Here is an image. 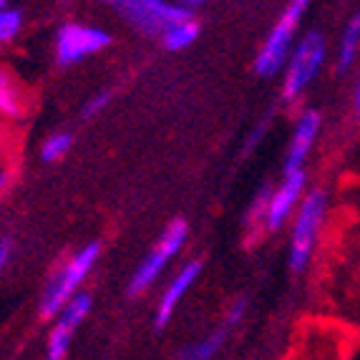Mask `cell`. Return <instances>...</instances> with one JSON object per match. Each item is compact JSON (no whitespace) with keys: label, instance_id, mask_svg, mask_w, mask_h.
Instances as JSON below:
<instances>
[{"label":"cell","instance_id":"6da1fadb","mask_svg":"<svg viewBox=\"0 0 360 360\" xmlns=\"http://www.w3.org/2000/svg\"><path fill=\"white\" fill-rule=\"evenodd\" d=\"M330 212V194L323 186H312L302 197L300 207L295 212L292 222H290V250H288V264L295 275L307 270L315 247H318L320 232L325 227Z\"/></svg>","mask_w":360,"mask_h":360},{"label":"cell","instance_id":"7a4b0ae2","mask_svg":"<svg viewBox=\"0 0 360 360\" xmlns=\"http://www.w3.org/2000/svg\"><path fill=\"white\" fill-rule=\"evenodd\" d=\"M98 257H101V245L98 242H89L81 250H76L51 275V280L46 283V288L41 292V300H38V315L43 320H53L66 307V302L81 292L84 283L89 280L94 267H96Z\"/></svg>","mask_w":360,"mask_h":360},{"label":"cell","instance_id":"3957f363","mask_svg":"<svg viewBox=\"0 0 360 360\" xmlns=\"http://www.w3.org/2000/svg\"><path fill=\"white\" fill-rule=\"evenodd\" d=\"M328 63V38L320 30H307L297 38L292 53L283 68V98L288 103L300 101L315 78Z\"/></svg>","mask_w":360,"mask_h":360},{"label":"cell","instance_id":"277c9868","mask_svg":"<svg viewBox=\"0 0 360 360\" xmlns=\"http://www.w3.org/2000/svg\"><path fill=\"white\" fill-rule=\"evenodd\" d=\"M307 8H310V0H290L283 15L270 28L257 51V58H255V71L259 78H275L277 73H283L295 43H297V30H300L302 18L307 15Z\"/></svg>","mask_w":360,"mask_h":360},{"label":"cell","instance_id":"5b68a950","mask_svg":"<svg viewBox=\"0 0 360 360\" xmlns=\"http://www.w3.org/2000/svg\"><path fill=\"white\" fill-rule=\"evenodd\" d=\"M186 237H189V224L184 219H174L167 229L162 232V237L156 240V245L151 247L146 257L136 264L131 280H129V295H144L149 288H154L156 280L164 275L172 259L184 250Z\"/></svg>","mask_w":360,"mask_h":360},{"label":"cell","instance_id":"8992f818","mask_svg":"<svg viewBox=\"0 0 360 360\" xmlns=\"http://www.w3.org/2000/svg\"><path fill=\"white\" fill-rule=\"evenodd\" d=\"M101 3L119 13L134 30L151 38H159L172 23L192 15L174 0H101Z\"/></svg>","mask_w":360,"mask_h":360},{"label":"cell","instance_id":"52a82bcc","mask_svg":"<svg viewBox=\"0 0 360 360\" xmlns=\"http://www.w3.org/2000/svg\"><path fill=\"white\" fill-rule=\"evenodd\" d=\"M111 33L98 25H89V23H63L56 30V41H53V51H56V60L58 66L68 68L76 66V63H84L91 56L101 53L111 46Z\"/></svg>","mask_w":360,"mask_h":360},{"label":"cell","instance_id":"ba28073f","mask_svg":"<svg viewBox=\"0 0 360 360\" xmlns=\"http://www.w3.org/2000/svg\"><path fill=\"white\" fill-rule=\"evenodd\" d=\"M307 192V172L305 169H292L283 172L280 184L272 186L267 197V210H264V232H280L292 222L295 212L300 207L302 197Z\"/></svg>","mask_w":360,"mask_h":360},{"label":"cell","instance_id":"9c48e42d","mask_svg":"<svg viewBox=\"0 0 360 360\" xmlns=\"http://www.w3.org/2000/svg\"><path fill=\"white\" fill-rule=\"evenodd\" d=\"M91 307H94V297L89 292H78L76 297L66 302V307L53 318V328L49 330V340H46V358L49 360H63L71 350V342L76 330L81 328L86 318H89Z\"/></svg>","mask_w":360,"mask_h":360},{"label":"cell","instance_id":"30bf717a","mask_svg":"<svg viewBox=\"0 0 360 360\" xmlns=\"http://www.w3.org/2000/svg\"><path fill=\"white\" fill-rule=\"evenodd\" d=\"M320 129H323V116H320V111H315V108H302L300 114H297V121H295L292 136H290L283 172L305 169V162L310 159L312 149L318 144Z\"/></svg>","mask_w":360,"mask_h":360},{"label":"cell","instance_id":"8fae6325","mask_svg":"<svg viewBox=\"0 0 360 360\" xmlns=\"http://www.w3.org/2000/svg\"><path fill=\"white\" fill-rule=\"evenodd\" d=\"M202 270H205V264L199 262V259H189V262L181 264L179 270L174 272V277L169 280L162 297H159V302H156V312H154V325L159 328V330L169 325L174 310L181 305V300H184L186 295H189V290L194 288V283L199 280Z\"/></svg>","mask_w":360,"mask_h":360},{"label":"cell","instance_id":"7c38bea8","mask_svg":"<svg viewBox=\"0 0 360 360\" xmlns=\"http://www.w3.org/2000/svg\"><path fill=\"white\" fill-rule=\"evenodd\" d=\"M245 312H247V300L240 297V300L227 310L222 325H217L214 330H210L205 338H199V340L189 342V345H184V348L179 350V360H214V355L222 350V345L227 342V338L232 335V330L242 323Z\"/></svg>","mask_w":360,"mask_h":360},{"label":"cell","instance_id":"4fadbf2b","mask_svg":"<svg viewBox=\"0 0 360 360\" xmlns=\"http://www.w3.org/2000/svg\"><path fill=\"white\" fill-rule=\"evenodd\" d=\"M25 106H28V98H25L23 84L13 71L0 68V119L20 121L25 116Z\"/></svg>","mask_w":360,"mask_h":360},{"label":"cell","instance_id":"5bb4252c","mask_svg":"<svg viewBox=\"0 0 360 360\" xmlns=\"http://www.w3.org/2000/svg\"><path fill=\"white\" fill-rule=\"evenodd\" d=\"M360 60V11L353 13L348 23L342 25L340 38L335 46V71L348 73Z\"/></svg>","mask_w":360,"mask_h":360},{"label":"cell","instance_id":"9a60e30c","mask_svg":"<svg viewBox=\"0 0 360 360\" xmlns=\"http://www.w3.org/2000/svg\"><path fill=\"white\" fill-rule=\"evenodd\" d=\"M199 30L202 28H199V23L194 20V15H186V18L169 25L162 36H159V41H162L164 49L172 51V53H181V51L192 49L194 43H197Z\"/></svg>","mask_w":360,"mask_h":360},{"label":"cell","instance_id":"2e32d148","mask_svg":"<svg viewBox=\"0 0 360 360\" xmlns=\"http://www.w3.org/2000/svg\"><path fill=\"white\" fill-rule=\"evenodd\" d=\"M73 146V134L71 131H51L43 139L41 144V162L43 164H58L60 159H66L68 151Z\"/></svg>","mask_w":360,"mask_h":360},{"label":"cell","instance_id":"e0dca14e","mask_svg":"<svg viewBox=\"0 0 360 360\" xmlns=\"http://www.w3.org/2000/svg\"><path fill=\"white\" fill-rule=\"evenodd\" d=\"M20 28H23V13L11 6L0 8V46L11 43L20 33Z\"/></svg>","mask_w":360,"mask_h":360},{"label":"cell","instance_id":"ac0fdd59","mask_svg":"<svg viewBox=\"0 0 360 360\" xmlns=\"http://www.w3.org/2000/svg\"><path fill=\"white\" fill-rule=\"evenodd\" d=\"M13 174H15V162H13V151L11 146L0 139V194L6 192L8 184L13 181Z\"/></svg>","mask_w":360,"mask_h":360},{"label":"cell","instance_id":"d6986e66","mask_svg":"<svg viewBox=\"0 0 360 360\" xmlns=\"http://www.w3.org/2000/svg\"><path fill=\"white\" fill-rule=\"evenodd\" d=\"M111 96H114L111 91H96L91 98H86L84 108H81L84 119H96V116H101L108 108V103H111Z\"/></svg>","mask_w":360,"mask_h":360},{"label":"cell","instance_id":"ffe728a7","mask_svg":"<svg viewBox=\"0 0 360 360\" xmlns=\"http://www.w3.org/2000/svg\"><path fill=\"white\" fill-rule=\"evenodd\" d=\"M11 252H13L11 240H0V275H3V270H6L8 259H11Z\"/></svg>","mask_w":360,"mask_h":360},{"label":"cell","instance_id":"44dd1931","mask_svg":"<svg viewBox=\"0 0 360 360\" xmlns=\"http://www.w3.org/2000/svg\"><path fill=\"white\" fill-rule=\"evenodd\" d=\"M353 119L360 124V71H358V78H355V86H353Z\"/></svg>","mask_w":360,"mask_h":360},{"label":"cell","instance_id":"7402d4cb","mask_svg":"<svg viewBox=\"0 0 360 360\" xmlns=\"http://www.w3.org/2000/svg\"><path fill=\"white\" fill-rule=\"evenodd\" d=\"M207 0H179V6L181 8H186L189 13H194V8H199V6H205Z\"/></svg>","mask_w":360,"mask_h":360},{"label":"cell","instance_id":"603a6c76","mask_svg":"<svg viewBox=\"0 0 360 360\" xmlns=\"http://www.w3.org/2000/svg\"><path fill=\"white\" fill-rule=\"evenodd\" d=\"M8 6V0H0V8H6Z\"/></svg>","mask_w":360,"mask_h":360}]
</instances>
